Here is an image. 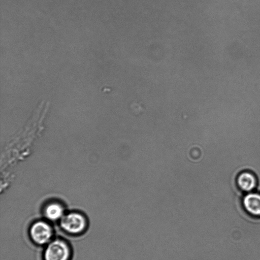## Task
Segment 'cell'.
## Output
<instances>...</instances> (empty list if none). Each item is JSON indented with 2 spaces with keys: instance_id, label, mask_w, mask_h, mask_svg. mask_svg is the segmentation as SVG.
Masks as SVG:
<instances>
[{
  "instance_id": "6",
  "label": "cell",
  "mask_w": 260,
  "mask_h": 260,
  "mask_svg": "<svg viewBox=\"0 0 260 260\" xmlns=\"http://www.w3.org/2000/svg\"><path fill=\"white\" fill-rule=\"evenodd\" d=\"M44 214L45 218L50 221H59L65 214L64 209L60 204L51 203L45 207Z\"/></svg>"
},
{
  "instance_id": "5",
  "label": "cell",
  "mask_w": 260,
  "mask_h": 260,
  "mask_svg": "<svg viewBox=\"0 0 260 260\" xmlns=\"http://www.w3.org/2000/svg\"><path fill=\"white\" fill-rule=\"evenodd\" d=\"M241 201L244 210L248 214L260 217V191L255 190L244 193Z\"/></svg>"
},
{
  "instance_id": "3",
  "label": "cell",
  "mask_w": 260,
  "mask_h": 260,
  "mask_svg": "<svg viewBox=\"0 0 260 260\" xmlns=\"http://www.w3.org/2000/svg\"><path fill=\"white\" fill-rule=\"evenodd\" d=\"M59 222L61 229L71 235L81 234L87 226L85 216L76 212L65 214Z\"/></svg>"
},
{
  "instance_id": "4",
  "label": "cell",
  "mask_w": 260,
  "mask_h": 260,
  "mask_svg": "<svg viewBox=\"0 0 260 260\" xmlns=\"http://www.w3.org/2000/svg\"><path fill=\"white\" fill-rule=\"evenodd\" d=\"M236 184L239 189L244 193L255 191L258 185L256 174L249 170L240 171L236 176Z\"/></svg>"
},
{
  "instance_id": "1",
  "label": "cell",
  "mask_w": 260,
  "mask_h": 260,
  "mask_svg": "<svg viewBox=\"0 0 260 260\" xmlns=\"http://www.w3.org/2000/svg\"><path fill=\"white\" fill-rule=\"evenodd\" d=\"M71 248L64 240L56 238L48 243L43 252L44 260H69Z\"/></svg>"
},
{
  "instance_id": "2",
  "label": "cell",
  "mask_w": 260,
  "mask_h": 260,
  "mask_svg": "<svg viewBox=\"0 0 260 260\" xmlns=\"http://www.w3.org/2000/svg\"><path fill=\"white\" fill-rule=\"evenodd\" d=\"M53 229L49 222L40 220L33 222L29 230L30 238L39 245H46L53 239Z\"/></svg>"
}]
</instances>
